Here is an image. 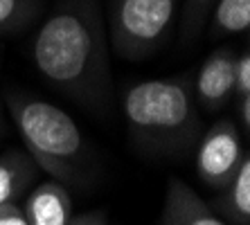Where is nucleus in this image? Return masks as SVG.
Returning a JSON list of instances; mask_svg holds the SVG:
<instances>
[{
	"label": "nucleus",
	"instance_id": "1",
	"mask_svg": "<svg viewBox=\"0 0 250 225\" xmlns=\"http://www.w3.org/2000/svg\"><path fill=\"white\" fill-rule=\"evenodd\" d=\"M36 72L86 108L111 99V47L99 0H61L32 41Z\"/></svg>",
	"mask_w": 250,
	"mask_h": 225
},
{
	"label": "nucleus",
	"instance_id": "2",
	"mask_svg": "<svg viewBox=\"0 0 250 225\" xmlns=\"http://www.w3.org/2000/svg\"><path fill=\"white\" fill-rule=\"evenodd\" d=\"M122 113L135 144L151 156L187 153L201 135L198 106L187 75L131 83L122 93Z\"/></svg>",
	"mask_w": 250,
	"mask_h": 225
},
{
	"label": "nucleus",
	"instance_id": "3",
	"mask_svg": "<svg viewBox=\"0 0 250 225\" xmlns=\"http://www.w3.org/2000/svg\"><path fill=\"white\" fill-rule=\"evenodd\" d=\"M7 110L32 160L61 185H79L88 162L86 140L77 122L45 99L7 90Z\"/></svg>",
	"mask_w": 250,
	"mask_h": 225
},
{
	"label": "nucleus",
	"instance_id": "4",
	"mask_svg": "<svg viewBox=\"0 0 250 225\" xmlns=\"http://www.w3.org/2000/svg\"><path fill=\"white\" fill-rule=\"evenodd\" d=\"M181 9V0H111L108 47L124 61L149 59L165 45Z\"/></svg>",
	"mask_w": 250,
	"mask_h": 225
},
{
	"label": "nucleus",
	"instance_id": "5",
	"mask_svg": "<svg viewBox=\"0 0 250 225\" xmlns=\"http://www.w3.org/2000/svg\"><path fill=\"white\" fill-rule=\"evenodd\" d=\"M246 158L248 151L244 146V138L239 133L237 122L223 117L214 122L203 133V138L198 140L194 167L201 183L219 191L234 178V173Z\"/></svg>",
	"mask_w": 250,
	"mask_h": 225
},
{
	"label": "nucleus",
	"instance_id": "6",
	"mask_svg": "<svg viewBox=\"0 0 250 225\" xmlns=\"http://www.w3.org/2000/svg\"><path fill=\"white\" fill-rule=\"evenodd\" d=\"M234 59L237 52L232 47H219L205 59L196 77L192 81V90L196 106L205 113H216L234 95Z\"/></svg>",
	"mask_w": 250,
	"mask_h": 225
},
{
	"label": "nucleus",
	"instance_id": "7",
	"mask_svg": "<svg viewBox=\"0 0 250 225\" xmlns=\"http://www.w3.org/2000/svg\"><path fill=\"white\" fill-rule=\"evenodd\" d=\"M158 225H228L209 203L181 178H171L165 189L163 214Z\"/></svg>",
	"mask_w": 250,
	"mask_h": 225
},
{
	"label": "nucleus",
	"instance_id": "8",
	"mask_svg": "<svg viewBox=\"0 0 250 225\" xmlns=\"http://www.w3.org/2000/svg\"><path fill=\"white\" fill-rule=\"evenodd\" d=\"M23 214L27 225H68L70 216L75 214L68 187L57 180L36 185L25 201Z\"/></svg>",
	"mask_w": 250,
	"mask_h": 225
},
{
	"label": "nucleus",
	"instance_id": "9",
	"mask_svg": "<svg viewBox=\"0 0 250 225\" xmlns=\"http://www.w3.org/2000/svg\"><path fill=\"white\" fill-rule=\"evenodd\" d=\"M209 207L214 209L228 225H250V160L246 158L237 169L234 178L219 196L212 198Z\"/></svg>",
	"mask_w": 250,
	"mask_h": 225
},
{
	"label": "nucleus",
	"instance_id": "10",
	"mask_svg": "<svg viewBox=\"0 0 250 225\" xmlns=\"http://www.w3.org/2000/svg\"><path fill=\"white\" fill-rule=\"evenodd\" d=\"M39 164L27 151H7L0 156V205L14 203L39 176Z\"/></svg>",
	"mask_w": 250,
	"mask_h": 225
},
{
	"label": "nucleus",
	"instance_id": "11",
	"mask_svg": "<svg viewBox=\"0 0 250 225\" xmlns=\"http://www.w3.org/2000/svg\"><path fill=\"white\" fill-rule=\"evenodd\" d=\"M250 27V0H214L209 9L212 36L244 34Z\"/></svg>",
	"mask_w": 250,
	"mask_h": 225
},
{
	"label": "nucleus",
	"instance_id": "12",
	"mask_svg": "<svg viewBox=\"0 0 250 225\" xmlns=\"http://www.w3.org/2000/svg\"><path fill=\"white\" fill-rule=\"evenodd\" d=\"M43 0H0V34L25 29L41 12Z\"/></svg>",
	"mask_w": 250,
	"mask_h": 225
},
{
	"label": "nucleus",
	"instance_id": "13",
	"mask_svg": "<svg viewBox=\"0 0 250 225\" xmlns=\"http://www.w3.org/2000/svg\"><path fill=\"white\" fill-rule=\"evenodd\" d=\"M234 99L250 97V54L248 50L237 52L234 59Z\"/></svg>",
	"mask_w": 250,
	"mask_h": 225
},
{
	"label": "nucleus",
	"instance_id": "14",
	"mask_svg": "<svg viewBox=\"0 0 250 225\" xmlns=\"http://www.w3.org/2000/svg\"><path fill=\"white\" fill-rule=\"evenodd\" d=\"M214 0H185V34H196V29L208 18Z\"/></svg>",
	"mask_w": 250,
	"mask_h": 225
},
{
	"label": "nucleus",
	"instance_id": "15",
	"mask_svg": "<svg viewBox=\"0 0 250 225\" xmlns=\"http://www.w3.org/2000/svg\"><path fill=\"white\" fill-rule=\"evenodd\" d=\"M0 225H27L23 209L16 203H5L0 205Z\"/></svg>",
	"mask_w": 250,
	"mask_h": 225
},
{
	"label": "nucleus",
	"instance_id": "16",
	"mask_svg": "<svg viewBox=\"0 0 250 225\" xmlns=\"http://www.w3.org/2000/svg\"><path fill=\"white\" fill-rule=\"evenodd\" d=\"M68 225H108V219L102 209H90L83 214H72Z\"/></svg>",
	"mask_w": 250,
	"mask_h": 225
},
{
	"label": "nucleus",
	"instance_id": "17",
	"mask_svg": "<svg viewBox=\"0 0 250 225\" xmlns=\"http://www.w3.org/2000/svg\"><path fill=\"white\" fill-rule=\"evenodd\" d=\"M0 115H2V99H0Z\"/></svg>",
	"mask_w": 250,
	"mask_h": 225
}]
</instances>
